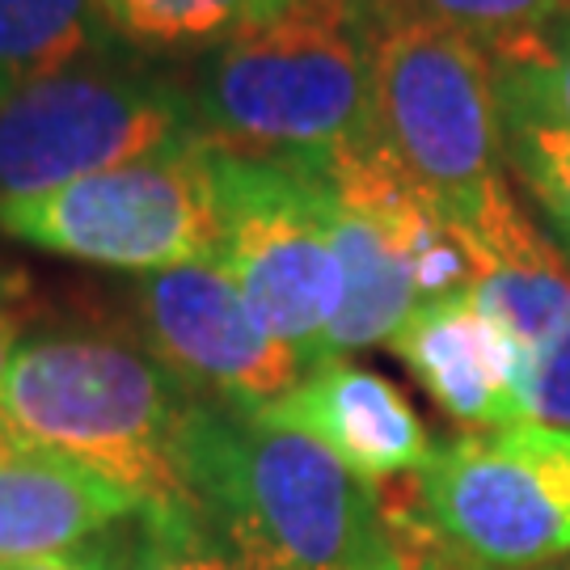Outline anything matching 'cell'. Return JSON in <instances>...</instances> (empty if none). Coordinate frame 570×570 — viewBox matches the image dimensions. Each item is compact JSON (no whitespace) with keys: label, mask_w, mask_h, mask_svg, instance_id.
Returning a JSON list of instances; mask_svg holds the SVG:
<instances>
[{"label":"cell","mask_w":570,"mask_h":570,"mask_svg":"<svg viewBox=\"0 0 570 570\" xmlns=\"http://www.w3.org/2000/svg\"><path fill=\"white\" fill-rule=\"evenodd\" d=\"M372 140L473 245L532 228L511 195L503 115L487 47L393 0H364Z\"/></svg>","instance_id":"1"},{"label":"cell","mask_w":570,"mask_h":570,"mask_svg":"<svg viewBox=\"0 0 570 570\" xmlns=\"http://www.w3.org/2000/svg\"><path fill=\"white\" fill-rule=\"evenodd\" d=\"M178 465L204 524L249 570H351L393 537L381 490L308 440L195 397Z\"/></svg>","instance_id":"2"},{"label":"cell","mask_w":570,"mask_h":570,"mask_svg":"<svg viewBox=\"0 0 570 570\" xmlns=\"http://www.w3.org/2000/svg\"><path fill=\"white\" fill-rule=\"evenodd\" d=\"M195 393L115 334H42L0 381V428L30 449L81 461L148 508H195L178 435Z\"/></svg>","instance_id":"3"},{"label":"cell","mask_w":570,"mask_h":570,"mask_svg":"<svg viewBox=\"0 0 570 570\" xmlns=\"http://www.w3.org/2000/svg\"><path fill=\"white\" fill-rule=\"evenodd\" d=\"M186 94L199 136L242 157L308 161L372 140L364 0H301L199 56Z\"/></svg>","instance_id":"4"},{"label":"cell","mask_w":570,"mask_h":570,"mask_svg":"<svg viewBox=\"0 0 570 570\" xmlns=\"http://www.w3.org/2000/svg\"><path fill=\"white\" fill-rule=\"evenodd\" d=\"M199 136L186 81L106 47L0 102V207Z\"/></svg>","instance_id":"5"},{"label":"cell","mask_w":570,"mask_h":570,"mask_svg":"<svg viewBox=\"0 0 570 570\" xmlns=\"http://www.w3.org/2000/svg\"><path fill=\"white\" fill-rule=\"evenodd\" d=\"M414 511L478 570L570 558V428L508 423L435 444L414 473Z\"/></svg>","instance_id":"6"},{"label":"cell","mask_w":570,"mask_h":570,"mask_svg":"<svg viewBox=\"0 0 570 570\" xmlns=\"http://www.w3.org/2000/svg\"><path fill=\"white\" fill-rule=\"evenodd\" d=\"M0 233L47 254L110 271L157 275L186 263H220L207 140L148 153L39 199L0 207Z\"/></svg>","instance_id":"7"},{"label":"cell","mask_w":570,"mask_h":570,"mask_svg":"<svg viewBox=\"0 0 570 570\" xmlns=\"http://www.w3.org/2000/svg\"><path fill=\"white\" fill-rule=\"evenodd\" d=\"M220 225V266L245 305L308 367L326 360V334L343 305L326 190L287 161L242 157L207 144Z\"/></svg>","instance_id":"8"},{"label":"cell","mask_w":570,"mask_h":570,"mask_svg":"<svg viewBox=\"0 0 570 570\" xmlns=\"http://www.w3.org/2000/svg\"><path fill=\"white\" fill-rule=\"evenodd\" d=\"M140 343L195 397L258 414L308 372L245 305L220 263H186L136 284Z\"/></svg>","instance_id":"9"},{"label":"cell","mask_w":570,"mask_h":570,"mask_svg":"<svg viewBox=\"0 0 570 570\" xmlns=\"http://www.w3.org/2000/svg\"><path fill=\"white\" fill-rule=\"evenodd\" d=\"M389 351L465 431L524 423V355L478 292L423 305L389 338Z\"/></svg>","instance_id":"10"},{"label":"cell","mask_w":570,"mask_h":570,"mask_svg":"<svg viewBox=\"0 0 570 570\" xmlns=\"http://www.w3.org/2000/svg\"><path fill=\"white\" fill-rule=\"evenodd\" d=\"M254 419L317 440L372 487L419 473L435 449L406 393L381 372L351 364L346 355L313 364L279 402L258 410Z\"/></svg>","instance_id":"11"},{"label":"cell","mask_w":570,"mask_h":570,"mask_svg":"<svg viewBox=\"0 0 570 570\" xmlns=\"http://www.w3.org/2000/svg\"><path fill=\"white\" fill-rule=\"evenodd\" d=\"M478 301L511 330L524 355V419L570 428V263L546 228L478 258Z\"/></svg>","instance_id":"12"},{"label":"cell","mask_w":570,"mask_h":570,"mask_svg":"<svg viewBox=\"0 0 570 570\" xmlns=\"http://www.w3.org/2000/svg\"><path fill=\"white\" fill-rule=\"evenodd\" d=\"M140 511L131 490L60 452L21 440L0 452V562L85 546Z\"/></svg>","instance_id":"13"},{"label":"cell","mask_w":570,"mask_h":570,"mask_svg":"<svg viewBox=\"0 0 570 570\" xmlns=\"http://www.w3.org/2000/svg\"><path fill=\"white\" fill-rule=\"evenodd\" d=\"M301 0H102L110 39L144 60L207 56L245 30L279 21Z\"/></svg>","instance_id":"14"},{"label":"cell","mask_w":570,"mask_h":570,"mask_svg":"<svg viewBox=\"0 0 570 570\" xmlns=\"http://www.w3.org/2000/svg\"><path fill=\"white\" fill-rule=\"evenodd\" d=\"M106 47L102 0H0V102Z\"/></svg>","instance_id":"15"},{"label":"cell","mask_w":570,"mask_h":570,"mask_svg":"<svg viewBox=\"0 0 570 570\" xmlns=\"http://www.w3.org/2000/svg\"><path fill=\"white\" fill-rule=\"evenodd\" d=\"M499 115L570 136V13L524 42L487 51Z\"/></svg>","instance_id":"16"},{"label":"cell","mask_w":570,"mask_h":570,"mask_svg":"<svg viewBox=\"0 0 570 570\" xmlns=\"http://www.w3.org/2000/svg\"><path fill=\"white\" fill-rule=\"evenodd\" d=\"M503 148L511 178L537 212V225L570 263V136L541 122L503 119Z\"/></svg>","instance_id":"17"},{"label":"cell","mask_w":570,"mask_h":570,"mask_svg":"<svg viewBox=\"0 0 570 570\" xmlns=\"http://www.w3.org/2000/svg\"><path fill=\"white\" fill-rule=\"evenodd\" d=\"M136 520L127 570H249L195 508H148Z\"/></svg>","instance_id":"18"},{"label":"cell","mask_w":570,"mask_h":570,"mask_svg":"<svg viewBox=\"0 0 570 570\" xmlns=\"http://www.w3.org/2000/svg\"><path fill=\"white\" fill-rule=\"evenodd\" d=\"M393 4L440 21L487 51L532 39L570 13V0H393Z\"/></svg>","instance_id":"19"},{"label":"cell","mask_w":570,"mask_h":570,"mask_svg":"<svg viewBox=\"0 0 570 570\" xmlns=\"http://www.w3.org/2000/svg\"><path fill=\"white\" fill-rule=\"evenodd\" d=\"M389 520H393V537L381 553H372L367 562L351 570H478L469 567L465 558L456 553L435 537V532L419 520L414 508H393L389 503Z\"/></svg>","instance_id":"20"},{"label":"cell","mask_w":570,"mask_h":570,"mask_svg":"<svg viewBox=\"0 0 570 570\" xmlns=\"http://www.w3.org/2000/svg\"><path fill=\"white\" fill-rule=\"evenodd\" d=\"M131 550H122L106 537H94L85 546L56 553H39V558H13V562H0V570H127Z\"/></svg>","instance_id":"21"},{"label":"cell","mask_w":570,"mask_h":570,"mask_svg":"<svg viewBox=\"0 0 570 570\" xmlns=\"http://www.w3.org/2000/svg\"><path fill=\"white\" fill-rule=\"evenodd\" d=\"M18 317H4L0 313V381H4V372L13 364V355H18Z\"/></svg>","instance_id":"22"},{"label":"cell","mask_w":570,"mask_h":570,"mask_svg":"<svg viewBox=\"0 0 570 570\" xmlns=\"http://www.w3.org/2000/svg\"><path fill=\"white\" fill-rule=\"evenodd\" d=\"M9 444H13V435H9V431H4V428H0V452H4V449H9Z\"/></svg>","instance_id":"23"},{"label":"cell","mask_w":570,"mask_h":570,"mask_svg":"<svg viewBox=\"0 0 570 570\" xmlns=\"http://www.w3.org/2000/svg\"><path fill=\"white\" fill-rule=\"evenodd\" d=\"M541 570H570V562H553V567H541Z\"/></svg>","instance_id":"24"}]
</instances>
